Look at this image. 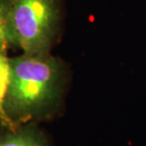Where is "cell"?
Listing matches in <instances>:
<instances>
[{"label": "cell", "mask_w": 146, "mask_h": 146, "mask_svg": "<svg viewBox=\"0 0 146 146\" xmlns=\"http://www.w3.org/2000/svg\"><path fill=\"white\" fill-rule=\"evenodd\" d=\"M0 146H51L39 123H27L2 126L0 125Z\"/></svg>", "instance_id": "3"}, {"label": "cell", "mask_w": 146, "mask_h": 146, "mask_svg": "<svg viewBox=\"0 0 146 146\" xmlns=\"http://www.w3.org/2000/svg\"><path fill=\"white\" fill-rule=\"evenodd\" d=\"M11 48V41L8 25L7 5L6 0H0V54L7 53Z\"/></svg>", "instance_id": "5"}, {"label": "cell", "mask_w": 146, "mask_h": 146, "mask_svg": "<svg viewBox=\"0 0 146 146\" xmlns=\"http://www.w3.org/2000/svg\"><path fill=\"white\" fill-rule=\"evenodd\" d=\"M11 46L22 53L48 54L59 42L63 0H6Z\"/></svg>", "instance_id": "2"}, {"label": "cell", "mask_w": 146, "mask_h": 146, "mask_svg": "<svg viewBox=\"0 0 146 146\" xmlns=\"http://www.w3.org/2000/svg\"><path fill=\"white\" fill-rule=\"evenodd\" d=\"M9 58L7 53L0 54V125L9 126L4 112V100L9 82Z\"/></svg>", "instance_id": "4"}, {"label": "cell", "mask_w": 146, "mask_h": 146, "mask_svg": "<svg viewBox=\"0 0 146 146\" xmlns=\"http://www.w3.org/2000/svg\"><path fill=\"white\" fill-rule=\"evenodd\" d=\"M68 65L51 53L9 58V82L4 112L9 126L53 119L68 89Z\"/></svg>", "instance_id": "1"}]
</instances>
